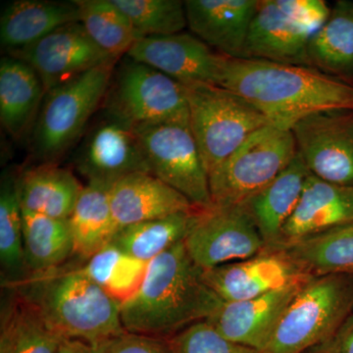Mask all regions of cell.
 <instances>
[{"label":"cell","instance_id":"d6a6232c","mask_svg":"<svg viewBox=\"0 0 353 353\" xmlns=\"http://www.w3.org/2000/svg\"><path fill=\"white\" fill-rule=\"evenodd\" d=\"M148 262L134 259L117 246L108 245L81 266L83 273L122 304L138 292Z\"/></svg>","mask_w":353,"mask_h":353},{"label":"cell","instance_id":"e0dca14e","mask_svg":"<svg viewBox=\"0 0 353 353\" xmlns=\"http://www.w3.org/2000/svg\"><path fill=\"white\" fill-rule=\"evenodd\" d=\"M311 278L254 299L223 303L206 321L227 340L261 352L285 309Z\"/></svg>","mask_w":353,"mask_h":353},{"label":"cell","instance_id":"52a82bcc","mask_svg":"<svg viewBox=\"0 0 353 353\" xmlns=\"http://www.w3.org/2000/svg\"><path fill=\"white\" fill-rule=\"evenodd\" d=\"M296 154L292 131L271 124L260 128L209 174L213 205H243L275 180Z\"/></svg>","mask_w":353,"mask_h":353},{"label":"cell","instance_id":"f546056e","mask_svg":"<svg viewBox=\"0 0 353 353\" xmlns=\"http://www.w3.org/2000/svg\"><path fill=\"white\" fill-rule=\"evenodd\" d=\"M199 210L176 213L120 228L111 243L134 259L150 262L185 240L196 222Z\"/></svg>","mask_w":353,"mask_h":353},{"label":"cell","instance_id":"836d02e7","mask_svg":"<svg viewBox=\"0 0 353 353\" xmlns=\"http://www.w3.org/2000/svg\"><path fill=\"white\" fill-rule=\"evenodd\" d=\"M126 14L141 38L182 32L188 26L185 1L113 0Z\"/></svg>","mask_w":353,"mask_h":353},{"label":"cell","instance_id":"4dcf8cb0","mask_svg":"<svg viewBox=\"0 0 353 353\" xmlns=\"http://www.w3.org/2000/svg\"><path fill=\"white\" fill-rule=\"evenodd\" d=\"M0 262L3 287L19 283L31 274L26 261L16 176L11 171L3 172L0 187Z\"/></svg>","mask_w":353,"mask_h":353},{"label":"cell","instance_id":"d6986e66","mask_svg":"<svg viewBox=\"0 0 353 353\" xmlns=\"http://www.w3.org/2000/svg\"><path fill=\"white\" fill-rule=\"evenodd\" d=\"M259 0H187L188 26L211 48L230 58H243Z\"/></svg>","mask_w":353,"mask_h":353},{"label":"cell","instance_id":"603a6c76","mask_svg":"<svg viewBox=\"0 0 353 353\" xmlns=\"http://www.w3.org/2000/svg\"><path fill=\"white\" fill-rule=\"evenodd\" d=\"M309 175L297 153L275 180L243 204L263 239L265 250H272L277 243L281 232L296 210Z\"/></svg>","mask_w":353,"mask_h":353},{"label":"cell","instance_id":"2e32d148","mask_svg":"<svg viewBox=\"0 0 353 353\" xmlns=\"http://www.w3.org/2000/svg\"><path fill=\"white\" fill-rule=\"evenodd\" d=\"M204 283L223 303H236L311 278L285 250H265L250 259L202 270Z\"/></svg>","mask_w":353,"mask_h":353},{"label":"cell","instance_id":"74e56055","mask_svg":"<svg viewBox=\"0 0 353 353\" xmlns=\"http://www.w3.org/2000/svg\"><path fill=\"white\" fill-rule=\"evenodd\" d=\"M55 353H94L92 345L80 340H64Z\"/></svg>","mask_w":353,"mask_h":353},{"label":"cell","instance_id":"8d00e7d4","mask_svg":"<svg viewBox=\"0 0 353 353\" xmlns=\"http://www.w3.org/2000/svg\"><path fill=\"white\" fill-rule=\"evenodd\" d=\"M333 353H353V314L343 325L340 331L329 341Z\"/></svg>","mask_w":353,"mask_h":353},{"label":"cell","instance_id":"44dd1931","mask_svg":"<svg viewBox=\"0 0 353 353\" xmlns=\"http://www.w3.org/2000/svg\"><path fill=\"white\" fill-rule=\"evenodd\" d=\"M76 22H80L76 0H15L2 10L0 43L9 54L38 43L62 26Z\"/></svg>","mask_w":353,"mask_h":353},{"label":"cell","instance_id":"d590c367","mask_svg":"<svg viewBox=\"0 0 353 353\" xmlns=\"http://www.w3.org/2000/svg\"><path fill=\"white\" fill-rule=\"evenodd\" d=\"M94 353H175L170 339L146 334L122 333L92 345Z\"/></svg>","mask_w":353,"mask_h":353},{"label":"cell","instance_id":"7402d4cb","mask_svg":"<svg viewBox=\"0 0 353 353\" xmlns=\"http://www.w3.org/2000/svg\"><path fill=\"white\" fill-rule=\"evenodd\" d=\"M46 90L30 65L6 55L0 60V122L16 141L32 134Z\"/></svg>","mask_w":353,"mask_h":353},{"label":"cell","instance_id":"4316f807","mask_svg":"<svg viewBox=\"0 0 353 353\" xmlns=\"http://www.w3.org/2000/svg\"><path fill=\"white\" fill-rule=\"evenodd\" d=\"M306 275H353V221L285 248Z\"/></svg>","mask_w":353,"mask_h":353},{"label":"cell","instance_id":"484cf974","mask_svg":"<svg viewBox=\"0 0 353 353\" xmlns=\"http://www.w3.org/2000/svg\"><path fill=\"white\" fill-rule=\"evenodd\" d=\"M10 290L1 309L0 353L57 352L64 339L48 326L31 303Z\"/></svg>","mask_w":353,"mask_h":353},{"label":"cell","instance_id":"6da1fadb","mask_svg":"<svg viewBox=\"0 0 353 353\" xmlns=\"http://www.w3.org/2000/svg\"><path fill=\"white\" fill-rule=\"evenodd\" d=\"M218 85L240 95L271 125L288 131L312 114L353 112L352 85L304 65L224 55Z\"/></svg>","mask_w":353,"mask_h":353},{"label":"cell","instance_id":"d4e9b609","mask_svg":"<svg viewBox=\"0 0 353 353\" xmlns=\"http://www.w3.org/2000/svg\"><path fill=\"white\" fill-rule=\"evenodd\" d=\"M111 185L88 183L69 217L74 255L88 260L112 243L118 228L111 209Z\"/></svg>","mask_w":353,"mask_h":353},{"label":"cell","instance_id":"f35d334b","mask_svg":"<svg viewBox=\"0 0 353 353\" xmlns=\"http://www.w3.org/2000/svg\"><path fill=\"white\" fill-rule=\"evenodd\" d=\"M305 353H333V352L329 347L328 343H326V345H320V347L313 348Z\"/></svg>","mask_w":353,"mask_h":353},{"label":"cell","instance_id":"5b68a950","mask_svg":"<svg viewBox=\"0 0 353 353\" xmlns=\"http://www.w3.org/2000/svg\"><path fill=\"white\" fill-rule=\"evenodd\" d=\"M116 63L97 67L46 92L31 134L41 163H57L76 145L103 103Z\"/></svg>","mask_w":353,"mask_h":353},{"label":"cell","instance_id":"9a60e30c","mask_svg":"<svg viewBox=\"0 0 353 353\" xmlns=\"http://www.w3.org/2000/svg\"><path fill=\"white\" fill-rule=\"evenodd\" d=\"M126 57L162 72L183 87L218 85L223 57L192 34L139 39Z\"/></svg>","mask_w":353,"mask_h":353},{"label":"cell","instance_id":"9c48e42d","mask_svg":"<svg viewBox=\"0 0 353 353\" xmlns=\"http://www.w3.org/2000/svg\"><path fill=\"white\" fill-rule=\"evenodd\" d=\"M150 174L199 209L213 206L208 172L190 122L134 126Z\"/></svg>","mask_w":353,"mask_h":353},{"label":"cell","instance_id":"8fae6325","mask_svg":"<svg viewBox=\"0 0 353 353\" xmlns=\"http://www.w3.org/2000/svg\"><path fill=\"white\" fill-rule=\"evenodd\" d=\"M73 163L88 183L109 185L132 174L150 173L134 125L105 108L88 128Z\"/></svg>","mask_w":353,"mask_h":353},{"label":"cell","instance_id":"277c9868","mask_svg":"<svg viewBox=\"0 0 353 353\" xmlns=\"http://www.w3.org/2000/svg\"><path fill=\"white\" fill-rule=\"evenodd\" d=\"M353 314V275L313 277L297 292L259 353H305L333 340Z\"/></svg>","mask_w":353,"mask_h":353},{"label":"cell","instance_id":"4fadbf2b","mask_svg":"<svg viewBox=\"0 0 353 353\" xmlns=\"http://www.w3.org/2000/svg\"><path fill=\"white\" fill-rule=\"evenodd\" d=\"M8 55L30 65L46 92L90 70L118 61L94 43L81 22L62 26L38 43Z\"/></svg>","mask_w":353,"mask_h":353},{"label":"cell","instance_id":"30bf717a","mask_svg":"<svg viewBox=\"0 0 353 353\" xmlns=\"http://www.w3.org/2000/svg\"><path fill=\"white\" fill-rule=\"evenodd\" d=\"M183 243L190 259L201 270L250 259L266 248L243 205L199 209Z\"/></svg>","mask_w":353,"mask_h":353},{"label":"cell","instance_id":"cb8c5ba5","mask_svg":"<svg viewBox=\"0 0 353 353\" xmlns=\"http://www.w3.org/2000/svg\"><path fill=\"white\" fill-rule=\"evenodd\" d=\"M21 208L57 219H69L85 185L57 163H41L16 176Z\"/></svg>","mask_w":353,"mask_h":353},{"label":"cell","instance_id":"7c38bea8","mask_svg":"<svg viewBox=\"0 0 353 353\" xmlns=\"http://www.w3.org/2000/svg\"><path fill=\"white\" fill-rule=\"evenodd\" d=\"M297 153L311 175L353 187V112L324 111L303 118L292 129Z\"/></svg>","mask_w":353,"mask_h":353},{"label":"cell","instance_id":"3957f363","mask_svg":"<svg viewBox=\"0 0 353 353\" xmlns=\"http://www.w3.org/2000/svg\"><path fill=\"white\" fill-rule=\"evenodd\" d=\"M4 288L25 297L64 340H80L92 345L125 331L121 303L88 278L81 266L62 265L30 274L25 280Z\"/></svg>","mask_w":353,"mask_h":353},{"label":"cell","instance_id":"ffe728a7","mask_svg":"<svg viewBox=\"0 0 353 353\" xmlns=\"http://www.w3.org/2000/svg\"><path fill=\"white\" fill-rule=\"evenodd\" d=\"M118 228L196 210L192 202L170 185L146 172L121 179L109 190Z\"/></svg>","mask_w":353,"mask_h":353},{"label":"cell","instance_id":"1f68e13d","mask_svg":"<svg viewBox=\"0 0 353 353\" xmlns=\"http://www.w3.org/2000/svg\"><path fill=\"white\" fill-rule=\"evenodd\" d=\"M80 22L94 43L114 59H120L141 39L126 14L113 0H76Z\"/></svg>","mask_w":353,"mask_h":353},{"label":"cell","instance_id":"f1b7e54d","mask_svg":"<svg viewBox=\"0 0 353 353\" xmlns=\"http://www.w3.org/2000/svg\"><path fill=\"white\" fill-rule=\"evenodd\" d=\"M26 261L31 274L62 266L74 255L68 219H57L22 209Z\"/></svg>","mask_w":353,"mask_h":353},{"label":"cell","instance_id":"ba28073f","mask_svg":"<svg viewBox=\"0 0 353 353\" xmlns=\"http://www.w3.org/2000/svg\"><path fill=\"white\" fill-rule=\"evenodd\" d=\"M102 106L134 126L190 122L185 87L128 57L116 65Z\"/></svg>","mask_w":353,"mask_h":353},{"label":"cell","instance_id":"ac0fdd59","mask_svg":"<svg viewBox=\"0 0 353 353\" xmlns=\"http://www.w3.org/2000/svg\"><path fill=\"white\" fill-rule=\"evenodd\" d=\"M350 221H353V187L325 182L310 174L296 210L272 250H285Z\"/></svg>","mask_w":353,"mask_h":353},{"label":"cell","instance_id":"7a4b0ae2","mask_svg":"<svg viewBox=\"0 0 353 353\" xmlns=\"http://www.w3.org/2000/svg\"><path fill=\"white\" fill-rule=\"evenodd\" d=\"M222 304L182 241L148 262L141 288L121 304V320L130 333L171 339Z\"/></svg>","mask_w":353,"mask_h":353},{"label":"cell","instance_id":"8992f818","mask_svg":"<svg viewBox=\"0 0 353 353\" xmlns=\"http://www.w3.org/2000/svg\"><path fill=\"white\" fill-rule=\"evenodd\" d=\"M190 127L208 176L252 132L270 124L250 102L219 85L185 87Z\"/></svg>","mask_w":353,"mask_h":353},{"label":"cell","instance_id":"e575fe53","mask_svg":"<svg viewBox=\"0 0 353 353\" xmlns=\"http://www.w3.org/2000/svg\"><path fill=\"white\" fill-rule=\"evenodd\" d=\"M175 353H259L227 340L206 320L194 323L170 339Z\"/></svg>","mask_w":353,"mask_h":353},{"label":"cell","instance_id":"83f0119b","mask_svg":"<svg viewBox=\"0 0 353 353\" xmlns=\"http://www.w3.org/2000/svg\"><path fill=\"white\" fill-rule=\"evenodd\" d=\"M311 67L327 74L353 75V1L336 2L328 20L308 46Z\"/></svg>","mask_w":353,"mask_h":353},{"label":"cell","instance_id":"5bb4252c","mask_svg":"<svg viewBox=\"0 0 353 353\" xmlns=\"http://www.w3.org/2000/svg\"><path fill=\"white\" fill-rule=\"evenodd\" d=\"M316 32L299 17L292 0H259L243 58L310 66L308 46Z\"/></svg>","mask_w":353,"mask_h":353}]
</instances>
